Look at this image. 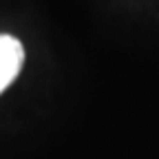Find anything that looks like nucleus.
Masks as SVG:
<instances>
[{"instance_id": "nucleus-1", "label": "nucleus", "mask_w": 159, "mask_h": 159, "mask_svg": "<svg viewBox=\"0 0 159 159\" xmlns=\"http://www.w3.org/2000/svg\"><path fill=\"white\" fill-rule=\"evenodd\" d=\"M25 62V49L13 35H0V93L18 77Z\"/></svg>"}]
</instances>
